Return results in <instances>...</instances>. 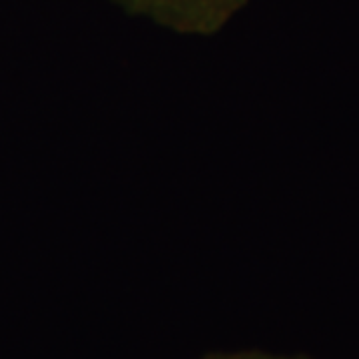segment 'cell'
I'll return each instance as SVG.
<instances>
[{"label": "cell", "mask_w": 359, "mask_h": 359, "mask_svg": "<svg viewBox=\"0 0 359 359\" xmlns=\"http://www.w3.org/2000/svg\"><path fill=\"white\" fill-rule=\"evenodd\" d=\"M134 16H142L180 34L208 36L222 30L248 0H112Z\"/></svg>", "instance_id": "1"}, {"label": "cell", "mask_w": 359, "mask_h": 359, "mask_svg": "<svg viewBox=\"0 0 359 359\" xmlns=\"http://www.w3.org/2000/svg\"><path fill=\"white\" fill-rule=\"evenodd\" d=\"M204 359H306V358H283V355H271L264 351H222V353H210Z\"/></svg>", "instance_id": "2"}]
</instances>
